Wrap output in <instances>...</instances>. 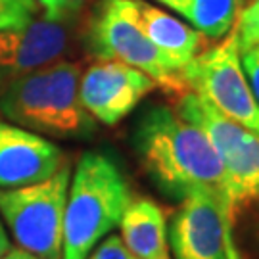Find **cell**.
<instances>
[{"mask_svg":"<svg viewBox=\"0 0 259 259\" xmlns=\"http://www.w3.org/2000/svg\"><path fill=\"white\" fill-rule=\"evenodd\" d=\"M140 165L161 194L181 202L192 192L225 196L229 177L221 157L175 108L154 106L142 113L133 133Z\"/></svg>","mask_w":259,"mask_h":259,"instance_id":"cell-1","label":"cell"},{"mask_svg":"<svg viewBox=\"0 0 259 259\" xmlns=\"http://www.w3.org/2000/svg\"><path fill=\"white\" fill-rule=\"evenodd\" d=\"M133 202L129 181L104 152H84L69 181L64 215L62 259H87Z\"/></svg>","mask_w":259,"mask_h":259,"instance_id":"cell-2","label":"cell"},{"mask_svg":"<svg viewBox=\"0 0 259 259\" xmlns=\"http://www.w3.org/2000/svg\"><path fill=\"white\" fill-rule=\"evenodd\" d=\"M81 69L73 62H54L21 75L0 93V113L23 129L60 139H87L94 119L79 96Z\"/></svg>","mask_w":259,"mask_h":259,"instance_id":"cell-3","label":"cell"},{"mask_svg":"<svg viewBox=\"0 0 259 259\" xmlns=\"http://www.w3.org/2000/svg\"><path fill=\"white\" fill-rule=\"evenodd\" d=\"M71 165L19 188H0V217L21 250L38 259H62L64 215Z\"/></svg>","mask_w":259,"mask_h":259,"instance_id":"cell-4","label":"cell"},{"mask_svg":"<svg viewBox=\"0 0 259 259\" xmlns=\"http://www.w3.org/2000/svg\"><path fill=\"white\" fill-rule=\"evenodd\" d=\"M84 45L96 60H117L152 77L157 87L185 89L181 73L146 37L137 0H98L89 19Z\"/></svg>","mask_w":259,"mask_h":259,"instance_id":"cell-5","label":"cell"},{"mask_svg":"<svg viewBox=\"0 0 259 259\" xmlns=\"http://www.w3.org/2000/svg\"><path fill=\"white\" fill-rule=\"evenodd\" d=\"M186 91L200 94L213 108L242 127L259 135V106L242 67L234 31L211 48H205L181 71Z\"/></svg>","mask_w":259,"mask_h":259,"instance_id":"cell-6","label":"cell"},{"mask_svg":"<svg viewBox=\"0 0 259 259\" xmlns=\"http://www.w3.org/2000/svg\"><path fill=\"white\" fill-rule=\"evenodd\" d=\"M175 111L211 142L229 177L227 185L259 181V135L227 117L192 91H185L179 96Z\"/></svg>","mask_w":259,"mask_h":259,"instance_id":"cell-7","label":"cell"},{"mask_svg":"<svg viewBox=\"0 0 259 259\" xmlns=\"http://www.w3.org/2000/svg\"><path fill=\"white\" fill-rule=\"evenodd\" d=\"M157 83L137 67L117 60H96L79 79V96L91 117L102 125L125 119Z\"/></svg>","mask_w":259,"mask_h":259,"instance_id":"cell-8","label":"cell"},{"mask_svg":"<svg viewBox=\"0 0 259 259\" xmlns=\"http://www.w3.org/2000/svg\"><path fill=\"white\" fill-rule=\"evenodd\" d=\"M171 259H229L221 198L192 192L167 225Z\"/></svg>","mask_w":259,"mask_h":259,"instance_id":"cell-9","label":"cell"},{"mask_svg":"<svg viewBox=\"0 0 259 259\" xmlns=\"http://www.w3.org/2000/svg\"><path fill=\"white\" fill-rule=\"evenodd\" d=\"M69 33L62 21L33 19L25 27L0 31V93L14 79L60 62Z\"/></svg>","mask_w":259,"mask_h":259,"instance_id":"cell-10","label":"cell"},{"mask_svg":"<svg viewBox=\"0 0 259 259\" xmlns=\"http://www.w3.org/2000/svg\"><path fill=\"white\" fill-rule=\"evenodd\" d=\"M67 163L64 152L42 135L0 119V188L40 183Z\"/></svg>","mask_w":259,"mask_h":259,"instance_id":"cell-11","label":"cell"},{"mask_svg":"<svg viewBox=\"0 0 259 259\" xmlns=\"http://www.w3.org/2000/svg\"><path fill=\"white\" fill-rule=\"evenodd\" d=\"M137 12L148 40L179 73L204 50V35L173 14L144 0H137Z\"/></svg>","mask_w":259,"mask_h":259,"instance_id":"cell-12","label":"cell"},{"mask_svg":"<svg viewBox=\"0 0 259 259\" xmlns=\"http://www.w3.org/2000/svg\"><path fill=\"white\" fill-rule=\"evenodd\" d=\"M121 238L137 259H171L161 207L148 198H133L121 217Z\"/></svg>","mask_w":259,"mask_h":259,"instance_id":"cell-13","label":"cell"},{"mask_svg":"<svg viewBox=\"0 0 259 259\" xmlns=\"http://www.w3.org/2000/svg\"><path fill=\"white\" fill-rule=\"evenodd\" d=\"M242 0H185L181 16L207 38H225L236 23Z\"/></svg>","mask_w":259,"mask_h":259,"instance_id":"cell-14","label":"cell"},{"mask_svg":"<svg viewBox=\"0 0 259 259\" xmlns=\"http://www.w3.org/2000/svg\"><path fill=\"white\" fill-rule=\"evenodd\" d=\"M38 8L37 0H0V31L25 27L35 19Z\"/></svg>","mask_w":259,"mask_h":259,"instance_id":"cell-15","label":"cell"},{"mask_svg":"<svg viewBox=\"0 0 259 259\" xmlns=\"http://www.w3.org/2000/svg\"><path fill=\"white\" fill-rule=\"evenodd\" d=\"M232 31L236 35L240 52L251 47H259V0H250L246 8H240Z\"/></svg>","mask_w":259,"mask_h":259,"instance_id":"cell-16","label":"cell"},{"mask_svg":"<svg viewBox=\"0 0 259 259\" xmlns=\"http://www.w3.org/2000/svg\"><path fill=\"white\" fill-rule=\"evenodd\" d=\"M87 259H137L125 246L121 234H108L94 246Z\"/></svg>","mask_w":259,"mask_h":259,"instance_id":"cell-17","label":"cell"},{"mask_svg":"<svg viewBox=\"0 0 259 259\" xmlns=\"http://www.w3.org/2000/svg\"><path fill=\"white\" fill-rule=\"evenodd\" d=\"M37 2L45 18L62 21V23L77 16L84 4V0H37Z\"/></svg>","mask_w":259,"mask_h":259,"instance_id":"cell-18","label":"cell"},{"mask_svg":"<svg viewBox=\"0 0 259 259\" xmlns=\"http://www.w3.org/2000/svg\"><path fill=\"white\" fill-rule=\"evenodd\" d=\"M242 67L248 75V81L255 96V102L259 106V47H251L248 50H242Z\"/></svg>","mask_w":259,"mask_h":259,"instance_id":"cell-19","label":"cell"},{"mask_svg":"<svg viewBox=\"0 0 259 259\" xmlns=\"http://www.w3.org/2000/svg\"><path fill=\"white\" fill-rule=\"evenodd\" d=\"M10 248H12V246H10L8 232H6V229H4V223H2V217H0V259L8 253Z\"/></svg>","mask_w":259,"mask_h":259,"instance_id":"cell-20","label":"cell"},{"mask_svg":"<svg viewBox=\"0 0 259 259\" xmlns=\"http://www.w3.org/2000/svg\"><path fill=\"white\" fill-rule=\"evenodd\" d=\"M2 259H38V257H35V255L29 253V251L21 250V248H10V251Z\"/></svg>","mask_w":259,"mask_h":259,"instance_id":"cell-21","label":"cell"},{"mask_svg":"<svg viewBox=\"0 0 259 259\" xmlns=\"http://www.w3.org/2000/svg\"><path fill=\"white\" fill-rule=\"evenodd\" d=\"M156 2H159L161 6H165V8L177 12L179 16H181V12L185 8V0H156Z\"/></svg>","mask_w":259,"mask_h":259,"instance_id":"cell-22","label":"cell"}]
</instances>
